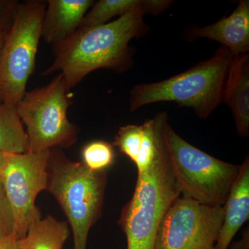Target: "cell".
<instances>
[{
	"label": "cell",
	"mask_w": 249,
	"mask_h": 249,
	"mask_svg": "<svg viewBox=\"0 0 249 249\" xmlns=\"http://www.w3.org/2000/svg\"><path fill=\"white\" fill-rule=\"evenodd\" d=\"M144 15L142 0V6L116 20L78 28L69 38L53 46V64L44 76L59 72L70 90L95 70L107 69L123 73L129 70L134 54L129 42L147 32Z\"/></svg>",
	"instance_id": "cell-1"
},
{
	"label": "cell",
	"mask_w": 249,
	"mask_h": 249,
	"mask_svg": "<svg viewBox=\"0 0 249 249\" xmlns=\"http://www.w3.org/2000/svg\"><path fill=\"white\" fill-rule=\"evenodd\" d=\"M234 55L221 46L213 56L168 79L142 83L132 88L129 110L134 111L152 103L175 102L191 108L206 119L224 103V89Z\"/></svg>",
	"instance_id": "cell-2"
},
{
	"label": "cell",
	"mask_w": 249,
	"mask_h": 249,
	"mask_svg": "<svg viewBox=\"0 0 249 249\" xmlns=\"http://www.w3.org/2000/svg\"><path fill=\"white\" fill-rule=\"evenodd\" d=\"M181 194L164 138L150 168L138 174L133 196L121 213L127 249H155L160 222Z\"/></svg>",
	"instance_id": "cell-3"
},
{
	"label": "cell",
	"mask_w": 249,
	"mask_h": 249,
	"mask_svg": "<svg viewBox=\"0 0 249 249\" xmlns=\"http://www.w3.org/2000/svg\"><path fill=\"white\" fill-rule=\"evenodd\" d=\"M106 183V171H91L83 162L72 161L59 150H50L47 190L71 226L73 249H87L90 229L101 214Z\"/></svg>",
	"instance_id": "cell-4"
},
{
	"label": "cell",
	"mask_w": 249,
	"mask_h": 249,
	"mask_svg": "<svg viewBox=\"0 0 249 249\" xmlns=\"http://www.w3.org/2000/svg\"><path fill=\"white\" fill-rule=\"evenodd\" d=\"M163 134L183 196L207 206H223L240 165L218 160L191 145L177 134L168 122Z\"/></svg>",
	"instance_id": "cell-5"
},
{
	"label": "cell",
	"mask_w": 249,
	"mask_h": 249,
	"mask_svg": "<svg viewBox=\"0 0 249 249\" xmlns=\"http://www.w3.org/2000/svg\"><path fill=\"white\" fill-rule=\"evenodd\" d=\"M47 4L30 0L18 2L6 30L0 53V101L17 106L24 97L35 68Z\"/></svg>",
	"instance_id": "cell-6"
},
{
	"label": "cell",
	"mask_w": 249,
	"mask_h": 249,
	"mask_svg": "<svg viewBox=\"0 0 249 249\" xmlns=\"http://www.w3.org/2000/svg\"><path fill=\"white\" fill-rule=\"evenodd\" d=\"M68 91L59 73L49 84L26 93L18 105V114L27 127L29 152L69 147L76 142V129L67 117Z\"/></svg>",
	"instance_id": "cell-7"
},
{
	"label": "cell",
	"mask_w": 249,
	"mask_h": 249,
	"mask_svg": "<svg viewBox=\"0 0 249 249\" xmlns=\"http://www.w3.org/2000/svg\"><path fill=\"white\" fill-rule=\"evenodd\" d=\"M223 217V206L178 196L160 222L155 249H214Z\"/></svg>",
	"instance_id": "cell-8"
},
{
	"label": "cell",
	"mask_w": 249,
	"mask_h": 249,
	"mask_svg": "<svg viewBox=\"0 0 249 249\" xmlns=\"http://www.w3.org/2000/svg\"><path fill=\"white\" fill-rule=\"evenodd\" d=\"M50 150L23 154L6 153L1 181L14 217V235L25 237L34 218L40 215L35 201L47 190Z\"/></svg>",
	"instance_id": "cell-9"
},
{
	"label": "cell",
	"mask_w": 249,
	"mask_h": 249,
	"mask_svg": "<svg viewBox=\"0 0 249 249\" xmlns=\"http://www.w3.org/2000/svg\"><path fill=\"white\" fill-rule=\"evenodd\" d=\"M185 38L193 41L207 38L222 44L234 55L248 53L249 51V1L240 0L230 16L204 27H190Z\"/></svg>",
	"instance_id": "cell-10"
},
{
	"label": "cell",
	"mask_w": 249,
	"mask_h": 249,
	"mask_svg": "<svg viewBox=\"0 0 249 249\" xmlns=\"http://www.w3.org/2000/svg\"><path fill=\"white\" fill-rule=\"evenodd\" d=\"M92 0H49L42 23L41 34L47 43L55 45L73 35Z\"/></svg>",
	"instance_id": "cell-11"
},
{
	"label": "cell",
	"mask_w": 249,
	"mask_h": 249,
	"mask_svg": "<svg viewBox=\"0 0 249 249\" xmlns=\"http://www.w3.org/2000/svg\"><path fill=\"white\" fill-rule=\"evenodd\" d=\"M224 217L214 249H228L234 236L249 218V158L240 165L227 200L223 205Z\"/></svg>",
	"instance_id": "cell-12"
},
{
	"label": "cell",
	"mask_w": 249,
	"mask_h": 249,
	"mask_svg": "<svg viewBox=\"0 0 249 249\" xmlns=\"http://www.w3.org/2000/svg\"><path fill=\"white\" fill-rule=\"evenodd\" d=\"M224 103L232 111L237 133L249 134V55H234L224 89Z\"/></svg>",
	"instance_id": "cell-13"
},
{
	"label": "cell",
	"mask_w": 249,
	"mask_h": 249,
	"mask_svg": "<svg viewBox=\"0 0 249 249\" xmlns=\"http://www.w3.org/2000/svg\"><path fill=\"white\" fill-rule=\"evenodd\" d=\"M70 231L67 222L52 216L34 218L25 237L19 240L21 249H63Z\"/></svg>",
	"instance_id": "cell-14"
},
{
	"label": "cell",
	"mask_w": 249,
	"mask_h": 249,
	"mask_svg": "<svg viewBox=\"0 0 249 249\" xmlns=\"http://www.w3.org/2000/svg\"><path fill=\"white\" fill-rule=\"evenodd\" d=\"M0 151L9 154L29 152L27 132L17 106L0 101Z\"/></svg>",
	"instance_id": "cell-15"
},
{
	"label": "cell",
	"mask_w": 249,
	"mask_h": 249,
	"mask_svg": "<svg viewBox=\"0 0 249 249\" xmlns=\"http://www.w3.org/2000/svg\"><path fill=\"white\" fill-rule=\"evenodd\" d=\"M142 0H99L85 14L79 28L87 29L106 24L111 18L124 16L139 6Z\"/></svg>",
	"instance_id": "cell-16"
},
{
	"label": "cell",
	"mask_w": 249,
	"mask_h": 249,
	"mask_svg": "<svg viewBox=\"0 0 249 249\" xmlns=\"http://www.w3.org/2000/svg\"><path fill=\"white\" fill-rule=\"evenodd\" d=\"M83 164L91 171H105L114 163L113 145L104 141H95L85 145L82 152Z\"/></svg>",
	"instance_id": "cell-17"
},
{
	"label": "cell",
	"mask_w": 249,
	"mask_h": 249,
	"mask_svg": "<svg viewBox=\"0 0 249 249\" xmlns=\"http://www.w3.org/2000/svg\"><path fill=\"white\" fill-rule=\"evenodd\" d=\"M142 137V124H127L119 129L113 142L121 153L135 162Z\"/></svg>",
	"instance_id": "cell-18"
},
{
	"label": "cell",
	"mask_w": 249,
	"mask_h": 249,
	"mask_svg": "<svg viewBox=\"0 0 249 249\" xmlns=\"http://www.w3.org/2000/svg\"><path fill=\"white\" fill-rule=\"evenodd\" d=\"M14 217L11 206L4 197L0 201V240L14 234Z\"/></svg>",
	"instance_id": "cell-19"
},
{
	"label": "cell",
	"mask_w": 249,
	"mask_h": 249,
	"mask_svg": "<svg viewBox=\"0 0 249 249\" xmlns=\"http://www.w3.org/2000/svg\"><path fill=\"white\" fill-rule=\"evenodd\" d=\"M18 4L15 0H0V31L9 27Z\"/></svg>",
	"instance_id": "cell-20"
},
{
	"label": "cell",
	"mask_w": 249,
	"mask_h": 249,
	"mask_svg": "<svg viewBox=\"0 0 249 249\" xmlns=\"http://www.w3.org/2000/svg\"><path fill=\"white\" fill-rule=\"evenodd\" d=\"M172 2L173 1L168 0H143V9L145 14L155 16L169 9Z\"/></svg>",
	"instance_id": "cell-21"
},
{
	"label": "cell",
	"mask_w": 249,
	"mask_h": 249,
	"mask_svg": "<svg viewBox=\"0 0 249 249\" xmlns=\"http://www.w3.org/2000/svg\"><path fill=\"white\" fill-rule=\"evenodd\" d=\"M228 249H249V229L245 228L242 231V237L240 240L232 242Z\"/></svg>",
	"instance_id": "cell-22"
},
{
	"label": "cell",
	"mask_w": 249,
	"mask_h": 249,
	"mask_svg": "<svg viewBox=\"0 0 249 249\" xmlns=\"http://www.w3.org/2000/svg\"><path fill=\"white\" fill-rule=\"evenodd\" d=\"M0 249H21L19 240L14 234L1 239Z\"/></svg>",
	"instance_id": "cell-23"
},
{
	"label": "cell",
	"mask_w": 249,
	"mask_h": 249,
	"mask_svg": "<svg viewBox=\"0 0 249 249\" xmlns=\"http://www.w3.org/2000/svg\"><path fill=\"white\" fill-rule=\"evenodd\" d=\"M6 156V153L0 151V181H1V175H2L3 170H4Z\"/></svg>",
	"instance_id": "cell-24"
},
{
	"label": "cell",
	"mask_w": 249,
	"mask_h": 249,
	"mask_svg": "<svg viewBox=\"0 0 249 249\" xmlns=\"http://www.w3.org/2000/svg\"><path fill=\"white\" fill-rule=\"evenodd\" d=\"M7 29H5V30L0 31V53H1V48H2L3 44H4L5 35H6V30H7Z\"/></svg>",
	"instance_id": "cell-25"
},
{
	"label": "cell",
	"mask_w": 249,
	"mask_h": 249,
	"mask_svg": "<svg viewBox=\"0 0 249 249\" xmlns=\"http://www.w3.org/2000/svg\"><path fill=\"white\" fill-rule=\"evenodd\" d=\"M4 197H6V196H5L4 187L1 181H0V201L2 200Z\"/></svg>",
	"instance_id": "cell-26"
},
{
	"label": "cell",
	"mask_w": 249,
	"mask_h": 249,
	"mask_svg": "<svg viewBox=\"0 0 249 249\" xmlns=\"http://www.w3.org/2000/svg\"></svg>",
	"instance_id": "cell-27"
}]
</instances>
